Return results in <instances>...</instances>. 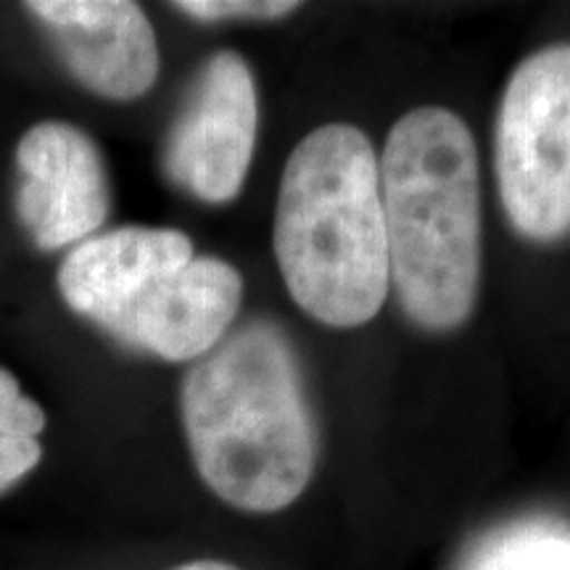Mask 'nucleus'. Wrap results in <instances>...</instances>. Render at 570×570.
<instances>
[{
	"instance_id": "obj_2",
	"label": "nucleus",
	"mask_w": 570,
	"mask_h": 570,
	"mask_svg": "<svg viewBox=\"0 0 570 570\" xmlns=\"http://www.w3.org/2000/svg\"><path fill=\"white\" fill-rule=\"evenodd\" d=\"M273 248L298 309L327 327L367 325L391 288L381 167L360 127L327 122L285 161Z\"/></svg>"
},
{
	"instance_id": "obj_6",
	"label": "nucleus",
	"mask_w": 570,
	"mask_h": 570,
	"mask_svg": "<svg viewBox=\"0 0 570 570\" xmlns=\"http://www.w3.org/2000/svg\"><path fill=\"white\" fill-rule=\"evenodd\" d=\"M17 217L40 252L98 235L111 214V183L98 142L77 125L42 119L17 142Z\"/></svg>"
},
{
	"instance_id": "obj_11",
	"label": "nucleus",
	"mask_w": 570,
	"mask_h": 570,
	"mask_svg": "<svg viewBox=\"0 0 570 570\" xmlns=\"http://www.w3.org/2000/svg\"><path fill=\"white\" fill-rule=\"evenodd\" d=\"M473 570H570V547L550 539L504 541Z\"/></svg>"
},
{
	"instance_id": "obj_10",
	"label": "nucleus",
	"mask_w": 570,
	"mask_h": 570,
	"mask_svg": "<svg viewBox=\"0 0 570 570\" xmlns=\"http://www.w3.org/2000/svg\"><path fill=\"white\" fill-rule=\"evenodd\" d=\"M46 425V410L21 391L9 367H0V497L42 462L40 433Z\"/></svg>"
},
{
	"instance_id": "obj_5",
	"label": "nucleus",
	"mask_w": 570,
	"mask_h": 570,
	"mask_svg": "<svg viewBox=\"0 0 570 570\" xmlns=\"http://www.w3.org/2000/svg\"><path fill=\"white\" fill-rule=\"evenodd\" d=\"M259 135V96L248 61L217 51L198 69L164 140V173L204 204H230L244 190Z\"/></svg>"
},
{
	"instance_id": "obj_8",
	"label": "nucleus",
	"mask_w": 570,
	"mask_h": 570,
	"mask_svg": "<svg viewBox=\"0 0 570 570\" xmlns=\"http://www.w3.org/2000/svg\"><path fill=\"white\" fill-rule=\"evenodd\" d=\"M244 302V277L230 262L194 256L127 306L106 327L119 344L164 362H196L223 344Z\"/></svg>"
},
{
	"instance_id": "obj_13",
	"label": "nucleus",
	"mask_w": 570,
	"mask_h": 570,
	"mask_svg": "<svg viewBox=\"0 0 570 570\" xmlns=\"http://www.w3.org/2000/svg\"><path fill=\"white\" fill-rule=\"evenodd\" d=\"M169 570H240V568H235L225 560H190V562H183V566H175Z\"/></svg>"
},
{
	"instance_id": "obj_4",
	"label": "nucleus",
	"mask_w": 570,
	"mask_h": 570,
	"mask_svg": "<svg viewBox=\"0 0 570 570\" xmlns=\"http://www.w3.org/2000/svg\"><path fill=\"white\" fill-rule=\"evenodd\" d=\"M494 167L512 230L552 244L570 233V42L525 56L504 85Z\"/></svg>"
},
{
	"instance_id": "obj_7",
	"label": "nucleus",
	"mask_w": 570,
	"mask_h": 570,
	"mask_svg": "<svg viewBox=\"0 0 570 570\" xmlns=\"http://www.w3.org/2000/svg\"><path fill=\"white\" fill-rule=\"evenodd\" d=\"M24 9L46 27L63 67L92 96L138 101L159 80V40L138 3L32 0Z\"/></svg>"
},
{
	"instance_id": "obj_9",
	"label": "nucleus",
	"mask_w": 570,
	"mask_h": 570,
	"mask_svg": "<svg viewBox=\"0 0 570 570\" xmlns=\"http://www.w3.org/2000/svg\"><path fill=\"white\" fill-rule=\"evenodd\" d=\"M194 256V240L177 227H114L71 246L56 285L75 315L106 331L135 298Z\"/></svg>"
},
{
	"instance_id": "obj_1",
	"label": "nucleus",
	"mask_w": 570,
	"mask_h": 570,
	"mask_svg": "<svg viewBox=\"0 0 570 570\" xmlns=\"http://www.w3.org/2000/svg\"><path fill=\"white\" fill-rule=\"evenodd\" d=\"M180 417L198 479L225 504L269 515L317 468V428L288 336L267 320L227 333L183 377Z\"/></svg>"
},
{
	"instance_id": "obj_3",
	"label": "nucleus",
	"mask_w": 570,
	"mask_h": 570,
	"mask_svg": "<svg viewBox=\"0 0 570 570\" xmlns=\"http://www.w3.org/2000/svg\"><path fill=\"white\" fill-rule=\"evenodd\" d=\"M377 167L402 312L423 331H454L473 315L483 265L473 132L454 111L423 106L391 127Z\"/></svg>"
},
{
	"instance_id": "obj_12",
	"label": "nucleus",
	"mask_w": 570,
	"mask_h": 570,
	"mask_svg": "<svg viewBox=\"0 0 570 570\" xmlns=\"http://www.w3.org/2000/svg\"><path fill=\"white\" fill-rule=\"evenodd\" d=\"M175 11L196 21H275L298 11L294 0H180Z\"/></svg>"
}]
</instances>
